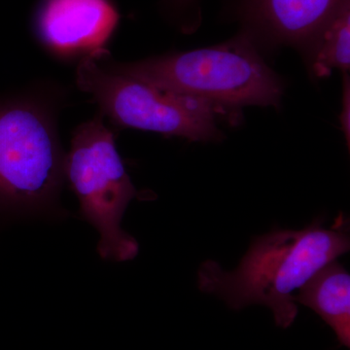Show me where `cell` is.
Instances as JSON below:
<instances>
[{
	"label": "cell",
	"mask_w": 350,
	"mask_h": 350,
	"mask_svg": "<svg viewBox=\"0 0 350 350\" xmlns=\"http://www.w3.org/2000/svg\"><path fill=\"white\" fill-rule=\"evenodd\" d=\"M68 93L51 79L0 91V219L66 217L59 117Z\"/></svg>",
	"instance_id": "cell-1"
},
{
	"label": "cell",
	"mask_w": 350,
	"mask_h": 350,
	"mask_svg": "<svg viewBox=\"0 0 350 350\" xmlns=\"http://www.w3.org/2000/svg\"><path fill=\"white\" fill-rule=\"evenodd\" d=\"M349 248L342 217L330 229L313 223L300 231L278 230L255 239L234 271H225L214 261L204 262L198 271V284L202 292L216 295L234 310L267 306L278 326L286 329L298 314L294 292Z\"/></svg>",
	"instance_id": "cell-2"
},
{
	"label": "cell",
	"mask_w": 350,
	"mask_h": 350,
	"mask_svg": "<svg viewBox=\"0 0 350 350\" xmlns=\"http://www.w3.org/2000/svg\"><path fill=\"white\" fill-rule=\"evenodd\" d=\"M113 72L175 93L204 98L236 111L248 105L278 107L282 80L243 32L227 42L137 62H117L109 51L94 56Z\"/></svg>",
	"instance_id": "cell-3"
},
{
	"label": "cell",
	"mask_w": 350,
	"mask_h": 350,
	"mask_svg": "<svg viewBox=\"0 0 350 350\" xmlns=\"http://www.w3.org/2000/svg\"><path fill=\"white\" fill-rule=\"evenodd\" d=\"M78 89L90 94L105 117L121 128L137 129L192 142L221 139L218 123L238 113L211 101L154 86L103 68L94 55L76 68Z\"/></svg>",
	"instance_id": "cell-4"
},
{
	"label": "cell",
	"mask_w": 350,
	"mask_h": 350,
	"mask_svg": "<svg viewBox=\"0 0 350 350\" xmlns=\"http://www.w3.org/2000/svg\"><path fill=\"white\" fill-rule=\"evenodd\" d=\"M66 182L80 204L82 217L100 234L98 252L108 261L137 256V241L121 227L138 192L117 151L113 131L101 113L76 126L66 152Z\"/></svg>",
	"instance_id": "cell-5"
},
{
	"label": "cell",
	"mask_w": 350,
	"mask_h": 350,
	"mask_svg": "<svg viewBox=\"0 0 350 350\" xmlns=\"http://www.w3.org/2000/svg\"><path fill=\"white\" fill-rule=\"evenodd\" d=\"M119 20L111 0H40L34 31L55 56L82 59L105 50Z\"/></svg>",
	"instance_id": "cell-6"
},
{
	"label": "cell",
	"mask_w": 350,
	"mask_h": 350,
	"mask_svg": "<svg viewBox=\"0 0 350 350\" xmlns=\"http://www.w3.org/2000/svg\"><path fill=\"white\" fill-rule=\"evenodd\" d=\"M345 0H239L234 15L259 49L293 46L305 52Z\"/></svg>",
	"instance_id": "cell-7"
},
{
	"label": "cell",
	"mask_w": 350,
	"mask_h": 350,
	"mask_svg": "<svg viewBox=\"0 0 350 350\" xmlns=\"http://www.w3.org/2000/svg\"><path fill=\"white\" fill-rule=\"evenodd\" d=\"M294 299L317 312L340 345L350 347V275L340 262H331L317 271Z\"/></svg>",
	"instance_id": "cell-8"
},
{
	"label": "cell",
	"mask_w": 350,
	"mask_h": 350,
	"mask_svg": "<svg viewBox=\"0 0 350 350\" xmlns=\"http://www.w3.org/2000/svg\"><path fill=\"white\" fill-rule=\"evenodd\" d=\"M305 52L313 75L327 77L333 69L347 72L350 66V0H345L335 15Z\"/></svg>",
	"instance_id": "cell-9"
},
{
	"label": "cell",
	"mask_w": 350,
	"mask_h": 350,
	"mask_svg": "<svg viewBox=\"0 0 350 350\" xmlns=\"http://www.w3.org/2000/svg\"><path fill=\"white\" fill-rule=\"evenodd\" d=\"M161 9L169 19L187 29L199 17V0H162Z\"/></svg>",
	"instance_id": "cell-10"
},
{
	"label": "cell",
	"mask_w": 350,
	"mask_h": 350,
	"mask_svg": "<svg viewBox=\"0 0 350 350\" xmlns=\"http://www.w3.org/2000/svg\"><path fill=\"white\" fill-rule=\"evenodd\" d=\"M340 123L344 131L347 145L350 142V86L349 76H345L344 96H342V111L340 114Z\"/></svg>",
	"instance_id": "cell-11"
}]
</instances>
